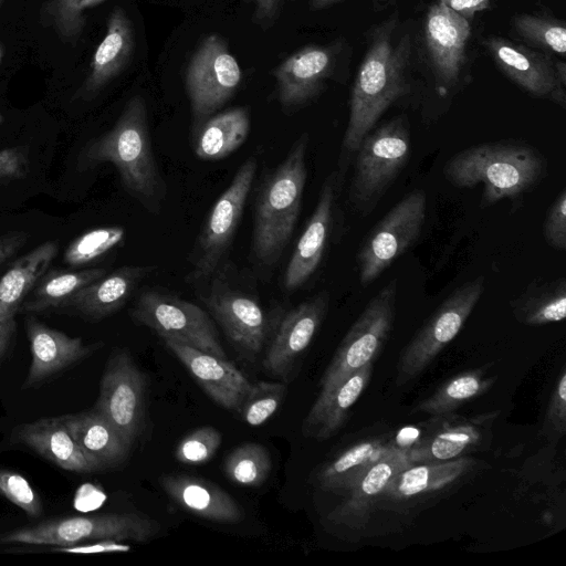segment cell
<instances>
[{
    "instance_id": "1",
    "label": "cell",
    "mask_w": 566,
    "mask_h": 566,
    "mask_svg": "<svg viewBox=\"0 0 566 566\" xmlns=\"http://www.w3.org/2000/svg\"><path fill=\"white\" fill-rule=\"evenodd\" d=\"M398 17L374 25L350 94L348 124L340 145L337 174L344 179L361 140L384 113L409 94L412 43L409 33L398 38Z\"/></svg>"
},
{
    "instance_id": "2",
    "label": "cell",
    "mask_w": 566,
    "mask_h": 566,
    "mask_svg": "<svg viewBox=\"0 0 566 566\" xmlns=\"http://www.w3.org/2000/svg\"><path fill=\"white\" fill-rule=\"evenodd\" d=\"M84 163L112 164L126 191L145 210L157 214L166 199L167 187L151 146L145 99L133 96L114 126L94 139L84 151Z\"/></svg>"
},
{
    "instance_id": "3",
    "label": "cell",
    "mask_w": 566,
    "mask_h": 566,
    "mask_svg": "<svg viewBox=\"0 0 566 566\" xmlns=\"http://www.w3.org/2000/svg\"><path fill=\"white\" fill-rule=\"evenodd\" d=\"M444 178L458 188L483 186L481 208L504 199L517 200L547 172L543 155L515 142H496L465 148L447 160Z\"/></svg>"
},
{
    "instance_id": "4",
    "label": "cell",
    "mask_w": 566,
    "mask_h": 566,
    "mask_svg": "<svg viewBox=\"0 0 566 566\" xmlns=\"http://www.w3.org/2000/svg\"><path fill=\"white\" fill-rule=\"evenodd\" d=\"M308 140L303 133L258 189L252 252L262 265L276 262L294 231L307 178Z\"/></svg>"
},
{
    "instance_id": "5",
    "label": "cell",
    "mask_w": 566,
    "mask_h": 566,
    "mask_svg": "<svg viewBox=\"0 0 566 566\" xmlns=\"http://www.w3.org/2000/svg\"><path fill=\"white\" fill-rule=\"evenodd\" d=\"M411 153V133L406 116H397L373 129L353 158L354 172L348 202L360 216L375 210L378 202L407 167Z\"/></svg>"
},
{
    "instance_id": "6",
    "label": "cell",
    "mask_w": 566,
    "mask_h": 566,
    "mask_svg": "<svg viewBox=\"0 0 566 566\" xmlns=\"http://www.w3.org/2000/svg\"><path fill=\"white\" fill-rule=\"evenodd\" d=\"M158 531V523L147 516L113 513L44 521L0 534V543L61 547L101 539L147 542Z\"/></svg>"
},
{
    "instance_id": "7",
    "label": "cell",
    "mask_w": 566,
    "mask_h": 566,
    "mask_svg": "<svg viewBox=\"0 0 566 566\" xmlns=\"http://www.w3.org/2000/svg\"><path fill=\"white\" fill-rule=\"evenodd\" d=\"M485 290L484 276L458 286L430 315L401 350L396 385L405 386L419 377L460 333Z\"/></svg>"
},
{
    "instance_id": "8",
    "label": "cell",
    "mask_w": 566,
    "mask_h": 566,
    "mask_svg": "<svg viewBox=\"0 0 566 566\" xmlns=\"http://www.w3.org/2000/svg\"><path fill=\"white\" fill-rule=\"evenodd\" d=\"M398 285L394 279L367 303L350 326L321 380L325 394L380 354L394 325Z\"/></svg>"
},
{
    "instance_id": "9",
    "label": "cell",
    "mask_w": 566,
    "mask_h": 566,
    "mask_svg": "<svg viewBox=\"0 0 566 566\" xmlns=\"http://www.w3.org/2000/svg\"><path fill=\"white\" fill-rule=\"evenodd\" d=\"M258 169L254 156L245 159L211 207L190 254L191 282L212 276L233 242Z\"/></svg>"
},
{
    "instance_id": "10",
    "label": "cell",
    "mask_w": 566,
    "mask_h": 566,
    "mask_svg": "<svg viewBox=\"0 0 566 566\" xmlns=\"http://www.w3.org/2000/svg\"><path fill=\"white\" fill-rule=\"evenodd\" d=\"M130 316L139 325L205 353L227 358L210 315L200 306L172 294L143 291Z\"/></svg>"
},
{
    "instance_id": "11",
    "label": "cell",
    "mask_w": 566,
    "mask_h": 566,
    "mask_svg": "<svg viewBox=\"0 0 566 566\" xmlns=\"http://www.w3.org/2000/svg\"><path fill=\"white\" fill-rule=\"evenodd\" d=\"M426 213V193L413 190L375 224L357 254L360 285L374 283L418 241Z\"/></svg>"
},
{
    "instance_id": "12",
    "label": "cell",
    "mask_w": 566,
    "mask_h": 566,
    "mask_svg": "<svg viewBox=\"0 0 566 566\" xmlns=\"http://www.w3.org/2000/svg\"><path fill=\"white\" fill-rule=\"evenodd\" d=\"M343 181L336 170L325 178L315 209L286 265L283 276L286 291L300 290L315 275L329 245L342 234L344 219L339 198Z\"/></svg>"
},
{
    "instance_id": "13",
    "label": "cell",
    "mask_w": 566,
    "mask_h": 566,
    "mask_svg": "<svg viewBox=\"0 0 566 566\" xmlns=\"http://www.w3.org/2000/svg\"><path fill=\"white\" fill-rule=\"evenodd\" d=\"M242 71L219 34L206 36L196 49L186 71V90L192 116L200 123L213 115L235 93Z\"/></svg>"
},
{
    "instance_id": "14",
    "label": "cell",
    "mask_w": 566,
    "mask_h": 566,
    "mask_svg": "<svg viewBox=\"0 0 566 566\" xmlns=\"http://www.w3.org/2000/svg\"><path fill=\"white\" fill-rule=\"evenodd\" d=\"M147 381L126 350L109 357L101 379L99 395L93 408L105 417L130 444L145 426Z\"/></svg>"
},
{
    "instance_id": "15",
    "label": "cell",
    "mask_w": 566,
    "mask_h": 566,
    "mask_svg": "<svg viewBox=\"0 0 566 566\" xmlns=\"http://www.w3.org/2000/svg\"><path fill=\"white\" fill-rule=\"evenodd\" d=\"M202 301L235 347L250 355L262 349L271 323L254 296L216 276Z\"/></svg>"
},
{
    "instance_id": "16",
    "label": "cell",
    "mask_w": 566,
    "mask_h": 566,
    "mask_svg": "<svg viewBox=\"0 0 566 566\" xmlns=\"http://www.w3.org/2000/svg\"><path fill=\"white\" fill-rule=\"evenodd\" d=\"M343 46L339 41L304 46L272 71L283 109L303 107L323 92L336 70Z\"/></svg>"
},
{
    "instance_id": "17",
    "label": "cell",
    "mask_w": 566,
    "mask_h": 566,
    "mask_svg": "<svg viewBox=\"0 0 566 566\" xmlns=\"http://www.w3.org/2000/svg\"><path fill=\"white\" fill-rule=\"evenodd\" d=\"M470 22L443 2L432 4L424 18L423 38L431 69L441 92L454 86L467 60Z\"/></svg>"
},
{
    "instance_id": "18",
    "label": "cell",
    "mask_w": 566,
    "mask_h": 566,
    "mask_svg": "<svg viewBox=\"0 0 566 566\" xmlns=\"http://www.w3.org/2000/svg\"><path fill=\"white\" fill-rule=\"evenodd\" d=\"M496 415L488 412L473 418L451 415L431 417L426 434L408 452L410 461L413 464L443 462L467 457L486 447Z\"/></svg>"
},
{
    "instance_id": "19",
    "label": "cell",
    "mask_w": 566,
    "mask_h": 566,
    "mask_svg": "<svg viewBox=\"0 0 566 566\" xmlns=\"http://www.w3.org/2000/svg\"><path fill=\"white\" fill-rule=\"evenodd\" d=\"M329 300L328 292H319L283 316L263 359L270 375L284 378L291 373L324 322Z\"/></svg>"
},
{
    "instance_id": "20",
    "label": "cell",
    "mask_w": 566,
    "mask_h": 566,
    "mask_svg": "<svg viewBox=\"0 0 566 566\" xmlns=\"http://www.w3.org/2000/svg\"><path fill=\"white\" fill-rule=\"evenodd\" d=\"M484 46L495 65L512 82L535 97H547L565 107V86L558 83L554 62L546 53L501 36L488 38Z\"/></svg>"
},
{
    "instance_id": "21",
    "label": "cell",
    "mask_w": 566,
    "mask_h": 566,
    "mask_svg": "<svg viewBox=\"0 0 566 566\" xmlns=\"http://www.w3.org/2000/svg\"><path fill=\"white\" fill-rule=\"evenodd\" d=\"M413 464L408 451L392 446L376 461L370 463L347 490V499L337 505L328 520L337 525L360 530L368 523L374 506L392 480L401 470Z\"/></svg>"
},
{
    "instance_id": "22",
    "label": "cell",
    "mask_w": 566,
    "mask_h": 566,
    "mask_svg": "<svg viewBox=\"0 0 566 566\" xmlns=\"http://www.w3.org/2000/svg\"><path fill=\"white\" fill-rule=\"evenodd\" d=\"M163 340L216 403L240 411L252 384L233 364L172 339Z\"/></svg>"
},
{
    "instance_id": "23",
    "label": "cell",
    "mask_w": 566,
    "mask_h": 566,
    "mask_svg": "<svg viewBox=\"0 0 566 566\" xmlns=\"http://www.w3.org/2000/svg\"><path fill=\"white\" fill-rule=\"evenodd\" d=\"M25 332L32 359L23 389L31 388L82 360L101 345H86L81 337H72L51 328L33 316L25 319Z\"/></svg>"
},
{
    "instance_id": "24",
    "label": "cell",
    "mask_w": 566,
    "mask_h": 566,
    "mask_svg": "<svg viewBox=\"0 0 566 566\" xmlns=\"http://www.w3.org/2000/svg\"><path fill=\"white\" fill-rule=\"evenodd\" d=\"M59 252L55 241H45L17 259L0 277V337L9 344L14 316Z\"/></svg>"
},
{
    "instance_id": "25",
    "label": "cell",
    "mask_w": 566,
    "mask_h": 566,
    "mask_svg": "<svg viewBox=\"0 0 566 566\" xmlns=\"http://www.w3.org/2000/svg\"><path fill=\"white\" fill-rule=\"evenodd\" d=\"M476 467L478 461L468 455L437 463L411 464L392 478L380 500L396 505L424 500L453 486Z\"/></svg>"
},
{
    "instance_id": "26",
    "label": "cell",
    "mask_w": 566,
    "mask_h": 566,
    "mask_svg": "<svg viewBox=\"0 0 566 566\" xmlns=\"http://www.w3.org/2000/svg\"><path fill=\"white\" fill-rule=\"evenodd\" d=\"M159 482L167 495L192 515L222 524H237L244 518L238 502L210 481L189 474H164Z\"/></svg>"
},
{
    "instance_id": "27",
    "label": "cell",
    "mask_w": 566,
    "mask_h": 566,
    "mask_svg": "<svg viewBox=\"0 0 566 566\" xmlns=\"http://www.w3.org/2000/svg\"><path fill=\"white\" fill-rule=\"evenodd\" d=\"M12 439L64 470L81 473L99 470L74 440L61 416L23 423L15 428Z\"/></svg>"
},
{
    "instance_id": "28",
    "label": "cell",
    "mask_w": 566,
    "mask_h": 566,
    "mask_svg": "<svg viewBox=\"0 0 566 566\" xmlns=\"http://www.w3.org/2000/svg\"><path fill=\"white\" fill-rule=\"evenodd\" d=\"M155 265H125L84 287L71 302L78 313L102 319L117 312L153 272Z\"/></svg>"
},
{
    "instance_id": "29",
    "label": "cell",
    "mask_w": 566,
    "mask_h": 566,
    "mask_svg": "<svg viewBox=\"0 0 566 566\" xmlns=\"http://www.w3.org/2000/svg\"><path fill=\"white\" fill-rule=\"evenodd\" d=\"M106 27L105 36L93 55L90 73L81 88L83 95L102 90L124 70L133 55V24L123 8L112 10Z\"/></svg>"
},
{
    "instance_id": "30",
    "label": "cell",
    "mask_w": 566,
    "mask_h": 566,
    "mask_svg": "<svg viewBox=\"0 0 566 566\" xmlns=\"http://www.w3.org/2000/svg\"><path fill=\"white\" fill-rule=\"evenodd\" d=\"M373 374V363L365 365L332 390L319 394L304 422L303 433L316 439L334 436L345 423L350 408L365 391Z\"/></svg>"
},
{
    "instance_id": "31",
    "label": "cell",
    "mask_w": 566,
    "mask_h": 566,
    "mask_svg": "<svg viewBox=\"0 0 566 566\" xmlns=\"http://www.w3.org/2000/svg\"><path fill=\"white\" fill-rule=\"evenodd\" d=\"M61 418L83 452L99 470L119 465L127 458L132 446L96 410L63 415Z\"/></svg>"
},
{
    "instance_id": "32",
    "label": "cell",
    "mask_w": 566,
    "mask_h": 566,
    "mask_svg": "<svg viewBox=\"0 0 566 566\" xmlns=\"http://www.w3.org/2000/svg\"><path fill=\"white\" fill-rule=\"evenodd\" d=\"M251 127L248 107H234L198 123L192 136V150L202 160H219L239 149Z\"/></svg>"
},
{
    "instance_id": "33",
    "label": "cell",
    "mask_w": 566,
    "mask_h": 566,
    "mask_svg": "<svg viewBox=\"0 0 566 566\" xmlns=\"http://www.w3.org/2000/svg\"><path fill=\"white\" fill-rule=\"evenodd\" d=\"M392 443L390 436L366 437L352 443L318 470L316 481L319 488L326 491H347L359 474Z\"/></svg>"
},
{
    "instance_id": "34",
    "label": "cell",
    "mask_w": 566,
    "mask_h": 566,
    "mask_svg": "<svg viewBox=\"0 0 566 566\" xmlns=\"http://www.w3.org/2000/svg\"><path fill=\"white\" fill-rule=\"evenodd\" d=\"M514 318L526 326L562 322L566 316V280H536L511 301Z\"/></svg>"
},
{
    "instance_id": "35",
    "label": "cell",
    "mask_w": 566,
    "mask_h": 566,
    "mask_svg": "<svg viewBox=\"0 0 566 566\" xmlns=\"http://www.w3.org/2000/svg\"><path fill=\"white\" fill-rule=\"evenodd\" d=\"M495 381L496 378L488 376L484 369L461 371L419 401L412 408V412L424 413L430 418L451 415L463 403L489 391Z\"/></svg>"
},
{
    "instance_id": "36",
    "label": "cell",
    "mask_w": 566,
    "mask_h": 566,
    "mask_svg": "<svg viewBox=\"0 0 566 566\" xmlns=\"http://www.w3.org/2000/svg\"><path fill=\"white\" fill-rule=\"evenodd\" d=\"M104 274H106V270L101 268L46 272L23 302L21 308L25 312H42L70 305L84 287Z\"/></svg>"
},
{
    "instance_id": "37",
    "label": "cell",
    "mask_w": 566,
    "mask_h": 566,
    "mask_svg": "<svg viewBox=\"0 0 566 566\" xmlns=\"http://www.w3.org/2000/svg\"><path fill=\"white\" fill-rule=\"evenodd\" d=\"M272 460L268 449L256 442H245L233 449L224 460L223 470L237 485L254 488L269 476Z\"/></svg>"
},
{
    "instance_id": "38",
    "label": "cell",
    "mask_w": 566,
    "mask_h": 566,
    "mask_svg": "<svg viewBox=\"0 0 566 566\" xmlns=\"http://www.w3.org/2000/svg\"><path fill=\"white\" fill-rule=\"evenodd\" d=\"M515 33L527 44L546 53L565 55L566 27L558 19L551 17L522 13L513 17Z\"/></svg>"
},
{
    "instance_id": "39",
    "label": "cell",
    "mask_w": 566,
    "mask_h": 566,
    "mask_svg": "<svg viewBox=\"0 0 566 566\" xmlns=\"http://www.w3.org/2000/svg\"><path fill=\"white\" fill-rule=\"evenodd\" d=\"M120 226L98 227L75 238L65 249L64 261L73 266L88 264L108 253L125 240Z\"/></svg>"
},
{
    "instance_id": "40",
    "label": "cell",
    "mask_w": 566,
    "mask_h": 566,
    "mask_svg": "<svg viewBox=\"0 0 566 566\" xmlns=\"http://www.w3.org/2000/svg\"><path fill=\"white\" fill-rule=\"evenodd\" d=\"M103 1L105 0H49L43 7L44 17L62 40L74 42L85 24L83 12Z\"/></svg>"
},
{
    "instance_id": "41",
    "label": "cell",
    "mask_w": 566,
    "mask_h": 566,
    "mask_svg": "<svg viewBox=\"0 0 566 566\" xmlns=\"http://www.w3.org/2000/svg\"><path fill=\"white\" fill-rule=\"evenodd\" d=\"M285 394L281 382L258 381L252 384L239 413L250 427L264 424L279 409Z\"/></svg>"
},
{
    "instance_id": "42",
    "label": "cell",
    "mask_w": 566,
    "mask_h": 566,
    "mask_svg": "<svg viewBox=\"0 0 566 566\" xmlns=\"http://www.w3.org/2000/svg\"><path fill=\"white\" fill-rule=\"evenodd\" d=\"M220 444L221 433L213 427L203 426L179 441L175 458L185 464H202L216 454Z\"/></svg>"
},
{
    "instance_id": "43",
    "label": "cell",
    "mask_w": 566,
    "mask_h": 566,
    "mask_svg": "<svg viewBox=\"0 0 566 566\" xmlns=\"http://www.w3.org/2000/svg\"><path fill=\"white\" fill-rule=\"evenodd\" d=\"M541 436L557 442L566 432V371L559 374L544 415Z\"/></svg>"
},
{
    "instance_id": "44",
    "label": "cell",
    "mask_w": 566,
    "mask_h": 566,
    "mask_svg": "<svg viewBox=\"0 0 566 566\" xmlns=\"http://www.w3.org/2000/svg\"><path fill=\"white\" fill-rule=\"evenodd\" d=\"M0 494L30 516H39L41 501L30 483L19 473L0 470Z\"/></svg>"
},
{
    "instance_id": "45",
    "label": "cell",
    "mask_w": 566,
    "mask_h": 566,
    "mask_svg": "<svg viewBox=\"0 0 566 566\" xmlns=\"http://www.w3.org/2000/svg\"><path fill=\"white\" fill-rule=\"evenodd\" d=\"M546 243L555 250L566 249V190L563 189L549 206L543 223Z\"/></svg>"
},
{
    "instance_id": "46",
    "label": "cell",
    "mask_w": 566,
    "mask_h": 566,
    "mask_svg": "<svg viewBox=\"0 0 566 566\" xmlns=\"http://www.w3.org/2000/svg\"><path fill=\"white\" fill-rule=\"evenodd\" d=\"M27 166V158L20 149L0 148V181L21 178Z\"/></svg>"
},
{
    "instance_id": "47",
    "label": "cell",
    "mask_w": 566,
    "mask_h": 566,
    "mask_svg": "<svg viewBox=\"0 0 566 566\" xmlns=\"http://www.w3.org/2000/svg\"><path fill=\"white\" fill-rule=\"evenodd\" d=\"M130 549L129 545L123 544L119 541L101 539L87 542L86 544H76L71 546H61L54 548L56 552L74 553V554H91V553H112V552H127Z\"/></svg>"
},
{
    "instance_id": "48",
    "label": "cell",
    "mask_w": 566,
    "mask_h": 566,
    "mask_svg": "<svg viewBox=\"0 0 566 566\" xmlns=\"http://www.w3.org/2000/svg\"><path fill=\"white\" fill-rule=\"evenodd\" d=\"M28 233L10 231L0 234V269L24 245Z\"/></svg>"
},
{
    "instance_id": "49",
    "label": "cell",
    "mask_w": 566,
    "mask_h": 566,
    "mask_svg": "<svg viewBox=\"0 0 566 566\" xmlns=\"http://www.w3.org/2000/svg\"><path fill=\"white\" fill-rule=\"evenodd\" d=\"M255 7L254 21L260 25H271L279 17L286 0H247Z\"/></svg>"
},
{
    "instance_id": "50",
    "label": "cell",
    "mask_w": 566,
    "mask_h": 566,
    "mask_svg": "<svg viewBox=\"0 0 566 566\" xmlns=\"http://www.w3.org/2000/svg\"><path fill=\"white\" fill-rule=\"evenodd\" d=\"M448 8L455 13L460 14L469 22L473 19L476 12L486 10L490 7L491 0H440Z\"/></svg>"
},
{
    "instance_id": "51",
    "label": "cell",
    "mask_w": 566,
    "mask_h": 566,
    "mask_svg": "<svg viewBox=\"0 0 566 566\" xmlns=\"http://www.w3.org/2000/svg\"><path fill=\"white\" fill-rule=\"evenodd\" d=\"M343 0H310V8L313 11L322 10L334 6Z\"/></svg>"
},
{
    "instance_id": "52",
    "label": "cell",
    "mask_w": 566,
    "mask_h": 566,
    "mask_svg": "<svg viewBox=\"0 0 566 566\" xmlns=\"http://www.w3.org/2000/svg\"><path fill=\"white\" fill-rule=\"evenodd\" d=\"M8 347V344L0 337V361L2 359V356Z\"/></svg>"
},
{
    "instance_id": "53",
    "label": "cell",
    "mask_w": 566,
    "mask_h": 566,
    "mask_svg": "<svg viewBox=\"0 0 566 566\" xmlns=\"http://www.w3.org/2000/svg\"><path fill=\"white\" fill-rule=\"evenodd\" d=\"M387 0H374V2L379 6H381L384 2H386Z\"/></svg>"
},
{
    "instance_id": "54",
    "label": "cell",
    "mask_w": 566,
    "mask_h": 566,
    "mask_svg": "<svg viewBox=\"0 0 566 566\" xmlns=\"http://www.w3.org/2000/svg\"><path fill=\"white\" fill-rule=\"evenodd\" d=\"M1 57H2V50H1V46H0V61H1Z\"/></svg>"
},
{
    "instance_id": "55",
    "label": "cell",
    "mask_w": 566,
    "mask_h": 566,
    "mask_svg": "<svg viewBox=\"0 0 566 566\" xmlns=\"http://www.w3.org/2000/svg\"><path fill=\"white\" fill-rule=\"evenodd\" d=\"M1 122H2V116H1V113H0V124H1Z\"/></svg>"
}]
</instances>
